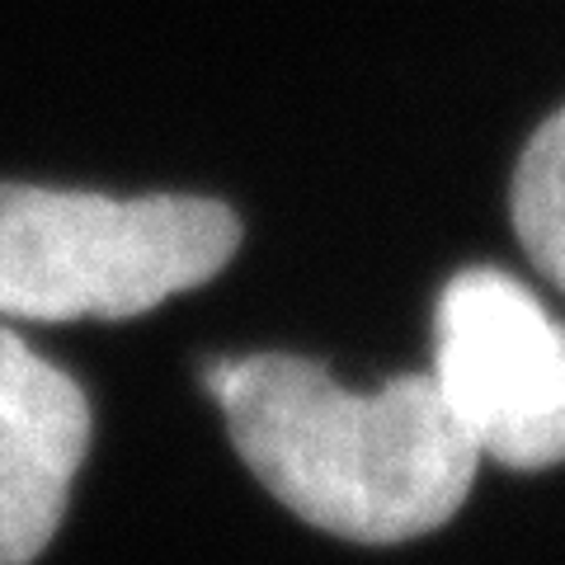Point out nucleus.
<instances>
[{"label":"nucleus","instance_id":"obj_1","mask_svg":"<svg viewBox=\"0 0 565 565\" xmlns=\"http://www.w3.org/2000/svg\"><path fill=\"white\" fill-rule=\"evenodd\" d=\"M226 429L259 486L311 527L392 546L444 527L481 467L429 373L349 392L297 353L207 363Z\"/></svg>","mask_w":565,"mask_h":565},{"label":"nucleus","instance_id":"obj_2","mask_svg":"<svg viewBox=\"0 0 565 565\" xmlns=\"http://www.w3.org/2000/svg\"><path fill=\"white\" fill-rule=\"evenodd\" d=\"M236 245L241 222L217 199L0 184V316L128 321L217 278Z\"/></svg>","mask_w":565,"mask_h":565},{"label":"nucleus","instance_id":"obj_3","mask_svg":"<svg viewBox=\"0 0 565 565\" xmlns=\"http://www.w3.org/2000/svg\"><path fill=\"white\" fill-rule=\"evenodd\" d=\"M438 396L471 448L509 471L565 462V326L514 274H457L434 311Z\"/></svg>","mask_w":565,"mask_h":565},{"label":"nucleus","instance_id":"obj_4","mask_svg":"<svg viewBox=\"0 0 565 565\" xmlns=\"http://www.w3.org/2000/svg\"><path fill=\"white\" fill-rule=\"evenodd\" d=\"M85 448L81 382L0 326V565H29L52 542Z\"/></svg>","mask_w":565,"mask_h":565},{"label":"nucleus","instance_id":"obj_5","mask_svg":"<svg viewBox=\"0 0 565 565\" xmlns=\"http://www.w3.org/2000/svg\"><path fill=\"white\" fill-rule=\"evenodd\" d=\"M509 207L527 259L565 292V109L546 118L523 147Z\"/></svg>","mask_w":565,"mask_h":565}]
</instances>
